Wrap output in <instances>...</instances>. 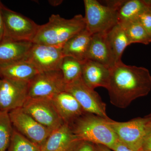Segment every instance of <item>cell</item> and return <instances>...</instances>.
<instances>
[{"label":"cell","mask_w":151,"mask_h":151,"mask_svg":"<svg viewBox=\"0 0 151 151\" xmlns=\"http://www.w3.org/2000/svg\"><path fill=\"white\" fill-rule=\"evenodd\" d=\"M120 24L125 29L131 44L139 43L148 45L151 43L150 37L138 19Z\"/></svg>","instance_id":"7402d4cb"},{"label":"cell","mask_w":151,"mask_h":151,"mask_svg":"<svg viewBox=\"0 0 151 151\" xmlns=\"http://www.w3.org/2000/svg\"><path fill=\"white\" fill-rule=\"evenodd\" d=\"M113 151H147L145 150L134 151L131 150L127 147V146L124 145L123 143L120 142L119 140L117 142L116 145H115L113 148L111 149Z\"/></svg>","instance_id":"f546056e"},{"label":"cell","mask_w":151,"mask_h":151,"mask_svg":"<svg viewBox=\"0 0 151 151\" xmlns=\"http://www.w3.org/2000/svg\"><path fill=\"white\" fill-rule=\"evenodd\" d=\"M22 108L37 122L52 132L64 123L52 99L28 97Z\"/></svg>","instance_id":"ba28073f"},{"label":"cell","mask_w":151,"mask_h":151,"mask_svg":"<svg viewBox=\"0 0 151 151\" xmlns=\"http://www.w3.org/2000/svg\"><path fill=\"white\" fill-rule=\"evenodd\" d=\"M108 121L95 114L85 113L70 126L79 140L103 145L111 150L119 139Z\"/></svg>","instance_id":"3957f363"},{"label":"cell","mask_w":151,"mask_h":151,"mask_svg":"<svg viewBox=\"0 0 151 151\" xmlns=\"http://www.w3.org/2000/svg\"><path fill=\"white\" fill-rule=\"evenodd\" d=\"M106 34V33H99L92 35L86 58L111 68L116 63Z\"/></svg>","instance_id":"9a60e30c"},{"label":"cell","mask_w":151,"mask_h":151,"mask_svg":"<svg viewBox=\"0 0 151 151\" xmlns=\"http://www.w3.org/2000/svg\"><path fill=\"white\" fill-rule=\"evenodd\" d=\"M138 20L151 38V12H146L138 17Z\"/></svg>","instance_id":"484cf974"},{"label":"cell","mask_w":151,"mask_h":151,"mask_svg":"<svg viewBox=\"0 0 151 151\" xmlns=\"http://www.w3.org/2000/svg\"><path fill=\"white\" fill-rule=\"evenodd\" d=\"M33 44L32 42L3 40L0 42V63L24 60Z\"/></svg>","instance_id":"d6986e66"},{"label":"cell","mask_w":151,"mask_h":151,"mask_svg":"<svg viewBox=\"0 0 151 151\" xmlns=\"http://www.w3.org/2000/svg\"><path fill=\"white\" fill-rule=\"evenodd\" d=\"M111 68L90 60L82 63L81 78L86 86L94 89L98 87L107 88Z\"/></svg>","instance_id":"5bb4252c"},{"label":"cell","mask_w":151,"mask_h":151,"mask_svg":"<svg viewBox=\"0 0 151 151\" xmlns=\"http://www.w3.org/2000/svg\"><path fill=\"white\" fill-rule=\"evenodd\" d=\"M29 82L0 78V111L22 108L28 97Z\"/></svg>","instance_id":"7c38bea8"},{"label":"cell","mask_w":151,"mask_h":151,"mask_svg":"<svg viewBox=\"0 0 151 151\" xmlns=\"http://www.w3.org/2000/svg\"><path fill=\"white\" fill-rule=\"evenodd\" d=\"M73 151H95L94 144L86 141H81Z\"/></svg>","instance_id":"83f0119b"},{"label":"cell","mask_w":151,"mask_h":151,"mask_svg":"<svg viewBox=\"0 0 151 151\" xmlns=\"http://www.w3.org/2000/svg\"><path fill=\"white\" fill-rule=\"evenodd\" d=\"M106 89L111 104L125 108L137 98L150 93L151 75L145 68L126 65L122 61L111 68Z\"/></svg>","instance_id":"6da1fadb"},{"label":"cell","mask_w":151,"mask_h":151,"mask_svg":"<svg viewBox=\"0 0 151 151\" xmlns=\"http://www.w3.org/2000/svg\"><path fill=\"white\" fill-rule=\"evenodd\" d=\"M66 84L60 70L40 72L29 82L28 97L52 99L65 91Z\"/></svg>","instance_id":"52a82bcc"},{"label":"cell","mask_w":151,"mask_h":151,"mask_svg":"<svg viewBox=\"0 0 151 151\" xmlns=\"http://www.w3.org/2000/svg\"><path fill=\"white\" fill-rule=\"evenodd\" d=\"M149 117L135 118L127 122H117L111 119L108 125L115 132L119 140L134 151L142 150L146 126Z\"/></svg>","instance_id":"8992f818"},{"label":"cell","mask_w":151,"mask_h":151,"mask_svg":"<svg viewBox=\"0 0 151 151\" xmlns=\"http://www.w3.org/2000/svg\"><path fill=\"white\" fill-rule=\"evenodd\" d=\"M86 29L92 35L107 33L118 24L117 11L96 0H84Z\"/></svg>","instance_id":"5b68a950"},{"label":"cell","mask_w":151,"mask_h":151,"mask_svg":"<svg viewBox=\"0 0 151 151\" xmlns=\"http://www.w3.org/2000/svg\"><path fill=\"white\" fill-rule=\"evenodd\" d=\"M9 114L14 129L39 145L41 146L51 133L22 108L10 111Z\"/></svg>","instance_id":"30bf717a"},{"label":"cell","mask_w":151,"mask_h":151,"mask_svg":"<svg viewBox=\"0 0 151 151\" xmlns=\"http://www.w3.org/2000/svg\"><path fill=\"white\" fill-rule=\"evenodd\" d=\"M106 39L116 64L122 61V57L125 49L130 45L126 31L121 24H118L106 33Z\"/></svg>","instance_id":"ffe728a7"},{"label":"cell","mask_w":151,"mask_h":151,"mask_svg":"<svg viewBox=\"0 0 151 151\" xmlns=\"http://www.w3.org/2000/svg\"><path fill=\"white\" fill-rule=\"evenodd\" d=\"M2 9L4 26V40L32 42L40 25L4 4Z\"/></svg>","instance_id":"277c9868"},{"label":"cell","mask_w":151,"mask_h":151,"mask_svg":"<svg viewBox=\"0 0 151 151\" xmlns=\"http://www.w3.org/2000/svg\"><path fill=\"white\" fill-rule=\"evenodd\" d=\"M64 57L61 47L33 43L24 60L42 72L60 70Z\"/></svg>","instance_id":"8fae6325"},{"label":"cell","mask_w":151,"mask_h":151,"mask_svg":"<svg viewBox=\"0 0 151 151\" xmlns=\"http://www.w3.org/2000/svg\"><path fill=\"white\" fill-rule=\"evenodd\" d=\"M13 131L9 112L0 111V151L7 150Z\"/></svg>","instance_id":"cb8c5ba5"},{"label":"cell","mask_w":151,"mask_h":151,"mask_svg":"<svg viewBox=\"0 0 151 151\" xmlns=\"http://www.w3.org/2000/svg\"><path fill=\"white\" fill-rule=\"evenodd\" d=\"M52 100L63 122L69 126L86 113L75 97L66 91L56 94Z\"/></svg>","instance_id":"2e32d148"},{"label":"cell","mask_w":151,"mask_h":151,"mask_svg":"<svg viewBox=\"0 0 151 151\" xmlns=\"http://www.w3.org/2000/svg\"><path fill=\"white\" fill-rule=\"evenodd\" d=\"M95 151H111V149L106 146L101 145L94 144Z\"/></svg>","instance_id":"4dcf8cb0"},{"label":"cell","mask_w":151,"mask_h":151,"mask_svg":"<svg viewBox=\"0 0 151 151\" xmlns=\"http://www.w3.org/2000/svg\"><path fill=\"white\" fill-rule=\"evenodd\" d=\"M60 70L66 84L81 78L82 63L70 57H64Z\"/></svg>","instance_id":"603a6c76"},{"label":"cell","mask_w":151,"mask_h":151,"mask_svg":"<svg viewBox=\"0 0 151 151\" xmlns=\"http://www.w3.org/2000/svg\"><path fill=\"white\" fill-rule=\"evenodd\" d=\"M147 116V117H151V113H150V114H149V115H147V116Z\"/></svg>","instance_id":"1f68e13d"},{"label":"cell","mask_w":151,"mask_h":151,"mask_svg":"<svg viewBox=\"0 0 151 151\" xmlns=\"http://www.w3.org/2000/svg\"><path fill=\"white\" fill-rule=\"evenodd\" d=\"M81 142L73 134L70 126L64 123L52 131L40 146L41 151H73Z\"/></svg>","instance_id":"4fadbf2b"},{"label":"cell","mask_w":151,"mask_h":151,"mask_svg":"<svg viewBox=\"0 0 151 151\" xmlns=\"http://www.w3.org/2000/svg\"><path fill=\"white\" fill-rule=\"evenodd\" d=\"M7 151H41L40 146L32 142L14 129Z\"/></svg>","instance_id":"d4e9b609"},{"label":"cell","mask_w":151,"mask_h":151,"mask_svg":"<svg viewBox=\"0 0 151 151\" xmlns=\"http://www.w3.org/2000/svg\"><path fill=\"white\" fill-rule=\"evenodd\" d=\"M65 91L75 97L85 112L111 119L106 113V105L98 93L86 86L81 78L66 84Z\"/></svg>","instance_id":"9c48e42d"},{"label":"cell","mask_w":151,"mask_h":151,"mask_svg":"<svg viewBox=\"0 0 151 151\" xmlns=\"http://www.w3.org/2000/svg\"><path fill=\"white\" fill-rule=\"evenodd\" d=\"M85 28V19L81 14L68 19L53 14L46 24L40 25L32 42L62 48L68 41Z\"/></svg>","instance_id":"7a4b0ae2"},{"label":"cell","mask_w":151,"mask_h":151,"mask_svg":"<svg viewBox=\"0 0 151 151\" xmlns=\"http://www.w3.org/2000/svg\"><path fill=\"white\" fill-rule=\"evenodd\" d=\"M39 73L32 64L24 60L0 63V78L29 82Z\"/></svg>","instance_id":"e0dca14e"},{"label":"cell","mask_w":151,"mask_h":151,"mask_svg":"<svg viewBox=\"0 0 151 151\" xmlns=\"http://www.w3.org/2000/svg\"><path fill=\"white\" fill-rule=\"evenodd\" d=\"M146 12H151L144 0H127L124 1L117 11V19L119 24L137 19Z\"/></svg>","instance_id":"44dd1931"},{"label":"cell","mask_w":151,"mask_h":151,"mask_svg":"<svg viewBox=\"0 0 151 151\" xmlns=\"http://www.w3.org/2000/svg\"><path fill=\"white\" fill-rule=\"evenodd\" d=\"M3 4L0 1V42L4 40V26L2 9Z\"/></svg>","instance_id":"f1b7e54d"},{"label":"cell","mask_w":151,"mask_h":151,"mask_svg":"<svg viewBox=\"0 0 151 151\" xmlns=\"http://www.w3.org/2000/svg\"><path fill=\"white\" fill-rule=\"evenodd\" d=\"M92 35L85 28L71 37L63 46L64 56L73 58L81 63L86 60Z\"/></svg>","instance_id":"ac0fdd59"},{"label":"cell","mask_w":151,"mask_h":151,"mask_svg":"<svg viewBox=\"0 0 151 151\" xmlns=\"http://www.w3.org/2000/svg\"><path fill=\"white\" fill-rule=\"evenodd\" d=\"M149 118L150 119L146 126L145 135L143 142L142 150L151 151V117Z\"/></svg>","instance_id":"4316f807"}]
</instances>
